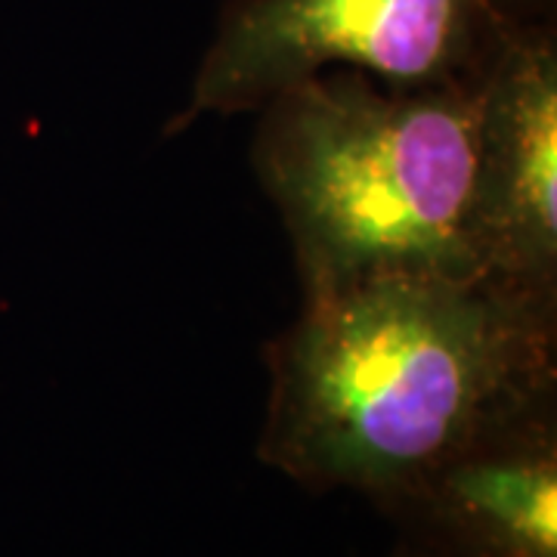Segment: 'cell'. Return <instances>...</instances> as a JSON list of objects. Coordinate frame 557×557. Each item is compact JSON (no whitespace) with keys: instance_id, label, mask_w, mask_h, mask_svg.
<instances>
[{"instance_id":"cell-1","label":"cell","mask_w":557,"mask_h":557,"mask_svg":"<svg viewBox=\"0 0 557 557\" xmlns=\"http://www.w3.org/2000/svg\"><path fill=\"white\" fill-rule=\"evenodd\" d=\"M555 300L496 276L307 292L267 354L260 461L313 493L394 505L471 443L555 406Z\"/></svg>"},{"instance_id":"cell-2","label":"cell","mask_w":557,"mask_h":557,"mask_svg":"<svg viewBox=\"0 0 557 557\" xmlns=\"http://www.w3.org/2000/svg\"><path fill=\"white\" fill-rule=\"evenodd\" d=\"M480 84L391 87L329 69L260 106L255 171L292 239L304 295L375 276H490Z\"/></svg>"},{"instance_id":"cell-3","label":"cell","mask_w":557,"mask_h":557,"mask_svg":"<svg viewBox=\"0 0 557 557\" xmlns=\"http://www.w3.org/2000/svg\"><path fill=\"white\" fill-rule=\"evenodd\" d=\"M520 0H230L168 134L199 115H239L329 69L391 87L480 84L523 28Z\"/></svg>"},{"instance_id":"cell-4","label":"cell","mask_w":557,"mask_h":557,"mask_svg":"<svg viewBox=\"0 0 557 557\" xmlns=\"http://www.w3.org/2000/svg\"><path fill=\"white\" fill-rule=\"evenodd\" d=\"M480 242L490 276L557 288V47L518 28L480 84Z\"/></svg>"},{"instance_id":"cell-5","label":"cell","mask_w":557,"mask_h":557,"mask_svg":"<svg viewBox=\"0 0 557 557\" xmlns=\"http://www.w3.org/2000/svg\"><path fill=\"white\" fill-rule=\"evenodd\" d=\"M384 511L428 557H557L555 406L471 443Z\"/></svg>"},{"instance_id":"cell-6","label":"cell","mask_w":557,"mask_h":557,"mask_svg":"<svg viewBox=\"0 0 557 557\" xmlns=\"http://www.w3.org/2000/svg\"><path fill=\"white\" fill-rule=\"evenodd\" d=\"M394 557H428V555H421V552H416V548H409V545H406V548H399V555Z\"/></svg>"}]
</instances>
